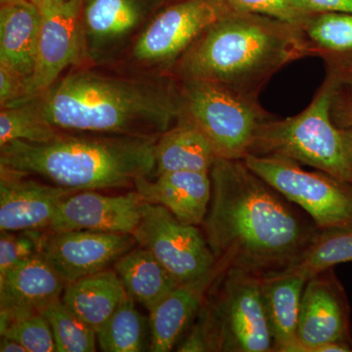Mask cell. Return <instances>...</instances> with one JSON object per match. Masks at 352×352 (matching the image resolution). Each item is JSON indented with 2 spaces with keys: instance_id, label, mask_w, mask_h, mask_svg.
Segmentation results:
<instances>
[{
  "instance_id": "33",
  "label": "cell",
  "mask_w": 352,
  "mask_h": 352,
  "mask_svg": "<svg viewBox=\"0 0 352 352\" xmlns=\"http://www.w3.org/2000/svg\"><path fill=\"white\" fill-rule=\"evenodd\" d=\"M333 69L337 71L338 80L333 95L331 116L338 129H344L352 126V76Z\"/></svg>"
},
{
  "instance_id": "22",
  "label": "cell",
  "mask_w": 352,
  "mask_h": 352,
  "mask_svg": "<svg viewBox=\"0 0 352 352\" xmlns=\"http://www.w3.org/2000/svg\"><path fill=\"white\" fill-rule=\"evenodd\" d=\"M127 296L116 271L105 270L67 284L61 300L97 333Z\"/></svg>"
},
{
  "instance_id": "4",
  "label": "cell",
  "mask_w": 352,
  "mask_h": 352,
  "mask_svg": "<svg viewBox=\"0 0 352 352\" xmlns=\"http://www.w3.org/2000/svg\"><path fill=\"white\" fill-rule=\"evenodd\" d=\"M159 138L60 131L46 142L2 146L0 166L78 191L127 188L154 175Z\"/></svg>"
},
{
  "instance_id": "9",
  "label": "cell",
  "mask_w": 352,
  "mask_h": 352,
  "mask_svg": "<svg viewBox=\"0 0 352 352\" xmlns=\"http://www.w3.org/2000/svg\"><path fill=\"white\" fill-rule=\"evenodd\" d=\"M227 12L219 0H175L163 7L138 34L132 44V59L151 68H173L199 36Z\"/></svg>"
},
{
  "instance_id": "34",
  "label": "cell",
  "mask_w": 352,
  "mask_h": 352,
  "mask_svg": "<svg viewBox=\"0 0 352 352\" xmlns=\"http://www.w3.org/2000/svg\"><path fill=\"white\" fill-rule=\"evenodd\" d=\"M25 80L6 67L0 66V104L8 107L22 100Z\"/></svg>"
},
{
  "instance_id": "17",
  "label": "cell",
  "mask_w": 352,
  "mask_h": 352,
  "mask_svg": "<svg viewBox=\"0 0 352 352\" xmlns=\"http://www.w3.org/2000/svg\"><path fill=\"white\" fill-rule=\"evenodd\" d=\"M67 283L41 254L0 275V322L41 314L61 300Z\"/></svg>"
},
{
  "instance_id": "32",
  "label": "cell",
  "mask_w": 352,
  "mask_h": 352,
  "mask_svg": "<svg viewBox=\"0 0 352 352\" xmlns=\"http://www.w3.org/2000/svg\"><path fill=\"white\" fill-rule=\"evenodd\" d=\"M46 230L1 231L0 232V275L25 258L39 254Z\"/></svg>"
},
{
  "instance_id": "28",
  "label": "cell",
  "mask_w": 352,
  "mask_h": 352,
  "mask_svg": "<svg viewBox=\"0 0 352 352\" xmlns=\"http://www.w3.org/2000/svg\"><path fill=\"white\" fill-rule=\"evenodd\" d=\"M50 323L57 352H94L97 351V333L90 328L62 300L41 310Z\"/></svg>"
},
{
  "instance_id": "18",
  "label": "cell",
  "mask_w": 352,
  "mask_h": 352,
  "mask_svg": "<svg viewBox=\"0 0 352 352\" xmlns=\"http://www.w3.org/2000/svg\"><path fill=\"white\" fill-rule=\"evenodd\" d=\"M135 191L145 203L163 206L182 223L201 226L205 221L212 195L207 171H170L136 180Z\"/></svg>"
},
{
  "instance_id": "38",
  "label": "cell",
  "mask_w": 352,
  "mask_h": 352,
  "mask_svg": "<svg viewBox=\"0 0 352 352\" xmlns=\"http://www.w3.org/2000/svg\"><path fill=\"white\" fill-rule=\"evenodd\" d=\"M31 3L34 4L39 10L46 8V7L59 6V4L66 3L71 0H29Z\"/></svg>"
},
{
  "instance_id": "6",
  "label": "cell",
  "mask_w": 352,
  "mask_h": 352,
  "mask_svg": "<svg viewBox=\"0 0 352 352\" xmlns=\"http://www.w3.org/2000/svg\"><path fill=\"white\" fill-rule=\"evenodd\" d=\"M208 351L274 352L258 275L227 267L197 314Z\"/></svg>"
},
{
  "instance_id": "7",
  "label": "cell",
  "mask_w": 352,
  "mask_h": 352,
  "mask_svg": "<svg viewBox=\"0 0 352 352\" xmlns=\"http://www.w3.org/2000/svg\"><path fill=\"white\" fill-rule=\"evenodd\" d=\"M182 118L207 136L219 159L244 160L258 129L272 116L258 97L219 83L180 80Z\"/></svg>"
},
{
  "instance_id": "26",
  "label": "cell",
  "mask_w": 352,
  "mask_h": 352,
  "mask_svg": "<svg viewBox=\"0 0 352 352\" xmlns=\"http://www.w3.org/2000/svg\"><path fill=\"white\" fill-rule=\"evenodd\" d=\"M97 344L104 352L150 351L149 318L136 309L135 300L127 296L97 332Z\"/></svg>"
},
{
  "instance_id": "8",
  "label": "cell",
  "mask_w": 352,
  "mask_h": 352,
  "mask_svg": "<svg viewBox=\"0 0 352 352\" xmlns=\"http://www.w3.org/2000/svg\"><path fill=\"white\" fill-rule=\"evenodd\" d=\"M243 161L272 188L307 212L318 229L352 223V185L323 171L277 156L249 155Z\"/></svg>"
},
{
  "instance_id": "10",
  "label": "cell",
  "mask_w": 352,
  "mask_h": 352,
  "mask_svg": "<svg viewBox=\"0 0 352 352\" xmlns=\"http://www.w3.org/2000/svg\"><path fill=\"white\" fill-rule=\"evenodd\" d=\"M138 245L149 250L178 284L193 281L210 272L217 258L205 234L182 223L168 208L144 203L140 223L133 233Z\"/></svg>"
},
{
  "instance_id": "19",
  "label": "cell",
  "mask_w": 352,
  "mask_h": 352,
  "mask_svg": "<svg viewBox=\"0 0 352 352\" xmlns=\"http://www.w3.org/2000/svg\"><path fill=\"white\" fill-rule=\"evenodd\" d=\"M227 267L228 264L217 259L210 272L193 281L178 284L150 310V351H173L200 311L208 291Z\"/></svg>"
},
{
  "instance_id": "16",
  "label": "cell",
  "mask_w": 352,
  "mask_h": 352,
  "mask_svg": "<svg viewBox=\"0 0 352 352\" xmlns=\"http://www.w3.org/2000/svg\"><path fill=\"white\" fill-rule=\"evenodd\" d=\"M0 166V231H47L60 203L78 190Z\"/></svg>"
},
{
  "instance_id": "30",
  "label": "cell",
  "mask_w": 352,
  "mask_h": 352,
  "mask_svg": "<svg viewBox=\"0 0 352 352\" xmlns=\"http://www.w3.org/2000/svg\"><path fill=\"white\" fill-rule=\"evenodd\" d=\"M0 335L19 342L27 352L56 351L52 330L41 314L0 322Z\"/></svg>"
},
{
  "instance_id": "35",
  "label": "cell",
  "mask_w": 352,
  "mask_h": 352,
  "mask_svg": "<svg viewBox=\"0 0 352 352\" xmlns=\"http://www.w3.org/2000/svg\"><path fill=\"white\" fill-rule=\"evenodd\" d=\"M300 10L309 14L340 12L352 14V0H292Z\"/></svg>"
},
{
  "instance_id": "29",
  "label": "cell",
  "mask_w": 352,
  "mask_h": 352,
  "mask_svg": "<svg viewBox=\"0 0 352 352\" xmlns=\"http://www.w3.org/2000/svg\"><path fill=\"white\" fill-rule=\"evenodd\" d=\"M59 132L43 120L29 101L1 108L0 147L17 140L46 142L54 138Z\"/></svg>"
},
{
  "instance_id": "23",
  "label": "cell",
  "mask_w": 352,
  "mask_h": 352,
  "mask_svg": "<svg viewBox=\"0 0 352 352\" xmlns=\"http://www.w3.org/2000/svg\"><path fill=\"white\" fill-rule=\"evenodd\" d=\"M217 159L207 136L193 122L180 118L157 138L154 176L180 170L210 173Z\"/></svg>"
},
{
  "instance_id": "36",
  "label": "cell",
  "mask_w": 352,
  "mask_h": 352,
  "mask_svg": "<svg viewBox=\"0 0 352 352\" xmlns=\"http://www.w3.org/2000/svg\"><path fill=\"white\" fill-rule=\"evenodd\" d=\"M0 351L1 352H27L22 344L10 338L1 337L0 340Z\"/></svg>"
},
{
  "instance_id": "5",
  "label": "cell",
  "mask_w": 352,
  "mask_h": 352,
  "mask_svg": "<svg viewBox=\"0 0 352 352\" xmlns=\"http://www.w3.org/2000/svg\"><path fill=\"white\" fill-rule=\"evenodd\" d=\"M337 80V71L329 68L327 78L302 112L287 119L266 120L250 155L287 157L352 185V164L331 116Z\"/></svg>"
},
{
  "instance_id": "31",
  "label": "cell",
  "mask_w": 352,
  "mask_h": 352,
  "mask_svg": "<svg viewBox=\"0 0 352 352\" xmlns=\"http://www.w3.org/2000/svg\"><path fill=\"white\" fill-rule=\"evenodd\" d=\"M229 11L258 14L302 28L311 14L300 10L292 0H219Z\"/></svg>"
},
{
  "instance_id": "25",
  "label": "cell",
  "mask_w": 352,
  "mask_h": 352,
  "mask_svg": "<svg viewBox=\"0 0 352 352\" xmlns=\"http://www.w3.org/2000/svg\"><path fill=\"white\" fill-rule=\"evenodd\" d=\"M302 29L314 56L323 58L329 68L352 63L351 13L311 14Z\"/></svg>"
},
{
  "instance_id": "24",
  "label": "cell",
  "mask_w": 352,
  "mask_h": 352,
  "mask_svg": "<svg viewBox=\"0 0 352 352\" xmlns=\"http://www.w3.org/2000/svg\"><path fill=\"white\" fill-rule=\"evenodd\" d=\"M113 270L129 296L148 311L178 285L156 256L141 245L122 254L113 263Z\"/></svg>"
},
{
  "instance_id": "27",
  "label": "cell",
  "mask_w": 352,
  "mask_h": 352,
  "mask_svg": "<svg viewBox=\"0 0 352 352\" xmlns=\"http://www.w3.org/2000/svg\"><path fill=\"white\" fill-rule=\"evenodd\" d=\"M352 261V223L318 229L289 270L307 280L333 266Z\"/></svg>"
},
{
  "instance_id": "37",
  "label": "cell",
  "mask_w": 352,
  "mask_h": 352,
  "mask_svg": "<svg viewBox=\"0 0 352 352\" xmlns=\"http://www.w3.org/2000/svg\"><path fill=\"white\" fill-rule=\"evenodd\" d=\"M340 135H342V143H344V150H346V156L352 164V126L340 129Z\"/></svg>"
},
{
  "instance_id": "3",
  "label": "cell",
  "mask_w": 352,
  "mask_h": 352,
  "mask_svg": "<svg viewBox=\"0 0 352 352\" xmlns=\"http://www.w3.org/2000/svg\"><path fill=\"white\" fill-rule=\"evenodd\" d=\"M307 56L314 52L302 28L229 11L199 36L175 68L179 80L219 83L258 97L280 69Z\"/></svg>"
},
{
  "instance_id": "20",
  "label": "cell",
  "mask_w": 352,
  "mask_h": 352,
  "mask_svg": "<svg viewBox=\"0 0 352 352\" xmlns=\"http://www.w3.org/2000/svg\"><path fill=\"white\" fill-rule=\"evenodd\" d=\"M259 279L274 351L289 352L296 342L300 303L307 278L285 268L261 275Z\"/></svg>"
},
{
  "instance_id": "15",
  "label": "cell",
  "mask_w": 352,
  "mask_h": 352,
  "mask_svg": "<svg viewBox=\"0 0 352 352\" xmlns=\"http://www.w3.org/2000/svg\"><path fill=\"white\" fill-rule=\"evenodd\" d=\"M144 203L136 191L111 196L97 190L78 191L60 203L47 231L89 230L133 235L140 223Z\"/></svg>"
},
{
  "instance_id": "1",
  "label": "cell",
  "mask_w": 352,
  "mask_h": 352,
  "mask_svg": "<svg viewBox=\"0 0 352 352\" xmlns=\"http://www.w3.org/2000/svg\"><path fill=\"white\" fill-rule=\"evenodd\" d=\"M204 231L229 267L261 275L295 263L318 230L243 160L217 159Z\"/></svg>"
},
{
  "instance_id": "21",
  "label": "cell",
  "mask_w": 352,
  "mask_h": 352,
  "mask_svg": "<svg viewBox=\"0 0 352 352\" xmlns=\"http://www.w3.org/2000/svg\"><path fill=\"white\" fill-rule=\"evenodd\" d=\"M41 29V10L31 2L1 6L0 66L10 69L25 82L36 65Z\"/></svg>"
},
{
  "instance_id": "13",
  "label": "cell",
  "mask_w": 352,
  "mask_h": 352,
  "mask_svg": "<svg viewBox=\"0 0 352 352\" xmlns=\"http://www.w3.org/2000/svg\"><path fill=\"white\" fill-rule=\"evenodd\" d=\"M136 244L132 234L45 231L39 254L69 284L108 270Z\"/></svg>"
},
{
  "instance_id": "39",
  "label": "cell",
  "mask_w": 352,
  "mask_h": 352,
  "mask_svg": "<svg viewBox=\"0 0 352 352\" xmlns=\"http://www.w3.org/2000/svg\"><path fill=\"white\" fill-rule=\"evenodd\" d=\"M337 69H339V71L342 72V73L347 74V75L352 76V63L346 65V66L342 67V68H339Z\"/></svg>"
},
{
  "instance_id": "14",
  "label": "cell",
  "mask_w": 352,
  "mask_h": 352,
  "mask_svg": "<svg viewBox=\"0 0 352 352\" xmlns=\"http://www.w3.org/2000/svg\"><path fill=\"white\" fill-rule=\"evenodd\" d=\"M330 270L314 275L305 284L296 342L289 352H316L321 344L351 342L349 307Z\"/></svg>"
},
{
  "instance_id": "12",
  "label": "cell",
  "mask_w": 352,
  "mask_h": 352,
  "mask_svg": "<svg viewBox=\"0 0 352 352\" xmlns=\"http://www.w3.org/2000/svg\"><path fill=\"white\" fill-rule=\"evenodd\" d=\"M82 3L83 0H71L41 9L36 65L25 82L24 97L18 103L43 94L67 69L85 57L80 24Z\"/></svg>"
},
{
  "instance_id": "11",
  "label": "cell",
  "mask_w": 352,
  "mask_h": 352,
  "mask_svg": "<svg viewBox=\"0 0 352 352\" xmlns=\"http://www.w3.org/2000/svg\"><path fill=\"white\" fill-rule=\"evenodd\" d=\"M175 0H83L80 24L85 56L109 61L135 41L163 7Z\"/></svg>"
},
{
  "instance_id": "2",
  "label": "cell",
  "mask_w": 352,
  "mask_h": 352,
  "mask_svg": "<svg viewBox=\"0 0 352 352\" xmlns=\"http://www.w3.org/2000/svg\"><path fill=\"white\" fill-rule=\"evenodd\" d=\"M60 131L159 138L182 115L173 80L126 78L80 69L28 99Z\"/></svg>"
},
{
  "instance_id": "40",
  "label": "cell",
  "mask_w": 352,
  "mask_h": 352,
  "mask_svg": "<svg viewBox=\"0 0 352 352\" xmlns=\"http://www.w3.org/2000/svg\"><path fill=\"white\" fill-rule=\"evenodd\" d=\"M29 1V0H0L1 6H7V4L21 3V2Z\"/></svg>"
}]
</instances>
